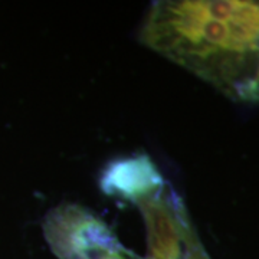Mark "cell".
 Segmentation results:
<instances>
[{
  "label": "cell",
  "mask_w": 259,
  "mask_h": 259,
  "mask_svg": "<svg viewBox=\"0 0 259 259\" xmlns=\"http://www.w3.org/2000/svg\"><path fill=\"white\" fill-rule=\"evenodd\" d=\"M164 186V177L146 154L115 160L104 170L101 177L104 193L134 204Z\"/></svg>",
  "instance_id": "cell-3"
},
{
  "label": "cell",
  "mask_w": 259,
  "mask_h": 259,
  "mask_svg": "<svg viewBox=\"0 0 259 259\" xmlns=\"http://www.w3.org/2000/svg\"><path fill=\"white\" fill-rule=\"evenodd\" d=\"M42 226L59 259H140L100 216L81 204H58L47 213Z\"/></svg>",
  "instance_id": "cell-2"
},
{
  "label": "cell",
  "mask_w": 259,
  "mask_h": 259,
  "mask_svg": "<svg viewBox=\"0 0 259 259\" xmlns=\"http://www.w3.org/2000/svg\"><path fill=\"white\" fill-rule=\"evenodd\" d=\"M141 44L246 101L259 71V2H154Z\"/></svg>",
  "instance_id": "cell-1"
}]
</instances>
